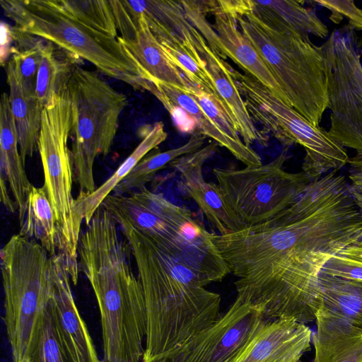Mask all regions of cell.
I'll return each instance as SVG.
<instances>
[{
  "label": "cell",
  "mask_w": 362,
  "mask_h": 362,
  "mask_svg": "<svg viewBox=\"0 0 362 362\" xmlns=\"http://www.w3.org/2000/svg\"><path fill=\"white\" fill-rule=\"evenodd\" d=\"M214 244L238 279L288 253L333 256L362 238V210L347 180L331 171L270 221L222 235Z\"/></svg>",
  "instance_id": "cell-1"
},
{
  "label": "cell",
  "mask_w": 362,
  "mask_h": 362,
  "mask_svg": "<svg viewBox=\"0 0 362 362\" xmlns=\"http://www.w3.org/2000/svg\"><path fill=\"white\" fill-rule=\"evenodd\" d=\"M81 234L78 266L95 293L100 314L103 362H142L147 335L144 292L134 274L131 249L104 208Z\"/></svg>",
  "instance_id": "cell-2"
},
{
  "label": "cell",
  "mask_w": 362,
  "mask_h": 362,
  "mask_svg": "<svg viewBox=\"0 0 362 362\" xmlns=\"http://www.w3.org/2000/svg\"><path fill=\"white\" fill-rule=\"evenodd\" d=\"M138 271L147 315L143 361L162 356L221 317V296L187 264L142 234L120 228Z\"/></svg>",
  "instance_id": "cell-3"
},
{
  "label": "cell",
  "mask_w": 362,
  "mask_h": 362,
  "mask_svg": "<svg viewBox=\"0 0 362 362\" xmlns=\"http://www.w3.org/2000/svg\"><path fill=\"white\" fill-rule=\"evenodd\" d=\"M103 205L120 228L132 229L189 266L206 286L224 279L228 267L212 233L185 207L146 187L124 195L110 194Z\"/></svg>",
  "instance_id": "cell-4"
},
{
  "label": "cell",
  "mask_w": 362,
  "mask_h": 362,
  "mask_svg": "<svg viewBox=\"0 0 362 362\" xmlns=\"http://www.w3.org/2000/svg\"><path fill=\"white\" fill-rule=\"evenodd\" d=\"M0 4L5 16L20 31L64 49L135 90L151 92L152 78L117 37L83 24L67 13L59 0H1Z\"/></svg>",
  "instance_id": "cell-5"
},
{
  "label": "cell",
  "mask_w": 362,
  "mask_h": 362,
  "mask_svg": "<svg viewBox=\"0 0 362 362\" xmlns=\"http://www.w3.org/2000/svg\"><path fill=\"white\" fill-rule=\"evenodd\" d=\"M240 31L260 54L287 103L319 127L328 107L325 61L322 46L300 33L272 28L254 13L235 16Z\"/></svg>",
  "instance_id": "cell-6"
},
{
  "label": "cell",
  "mask_w": 362,
  "mask_h": 362,
  "mask_svg": "<svg viewBox=\"0 0 362 362\" xmlns=\"http://www.w3.org/2000/svg\"><path fill=\"white\" fill-rule=\"evenodd\" d=\"M4 322L13 361L25 362L53 289L52 260L35 240L13 235L0 252Z\"/></svg>",
  "instance_id": "cell-7"
},
{
  "label": "cell",
  "mask_w": 362,
  "mask_h": 362,
  "mask_svg": "<svg viewBox=\"0 0 362 362\" xmlns=\"http://www.w3.org/2000/svg\"><path fill=\"white\" fill-rule=\"evenodd\" d=\"M66 91L71 111L74 177L79 193L88 194L97 188L95 160L110 151L127 98L96 73L80 65L74 69Z\"/></svg>",
  "instance_id": "cell-8"
},
{
  "label": "cell",
  "mask_w": 362,
  "mask_h": 362,
  "mask_svg": "<svg viewBox=\"0 0 362 362\" xmlns=\"http://www.w3.org/2000/svg\"><path fill=\"white\" fill-rule=\"evenodd\" d=\"M236 86L253 122L284 146L299 144L305 152L302 171L312 180L348 165L345 148L320 127L314 126L248 74L232 69Z\"/></svg>",
  "instance_id": "cell-9"
},
{
  "label": "cell",
  "mask_w": 362,
  "mask_h": 362,
  "mask_svg": "<svg viewBox=\"0 0 362 362\" xmlns=\"http://www.w3.org/2000/svg\"><path fill=\"white\" fill-rule=\"evenodd\" d=\"M71 132V111L66 88L43 107L37 140L44 173V186L54 211L64 257L71 281L78 279V244L81 233L73 214L74 175L68 141Z\"/></svg>",
  "instance_id": "cell-10"
},
{
  "label": "cell",
  "mask_w": 362,
  "mask_h": 362,
  "mask_svg": "<svg viewBox=\"0 0 362 362\" xmlns=\"http://www.w3.org/2000/svg\"><path fill=\"white\" fill-rule=\"evenodd\" d=\"M288 148L284 146L267 164L213 169L226 204L244 228L272 219L295 203L312 182L303 171L293 173L284 170Z\"/></svg>",
  "instance_id": "cell-11"
},
{
  "label": "cell",
  "mask_w": 362,
  "mask_h": 362,
  "mask_svg": "<svg viewBox=\"0 0 362 362\" xmlns=\"http://www.w3.org/2000/svg\"><path fill=\"white\" fill-rule=\"evenodd\" d=\"M350 33L334 30L321 45L325 61L330 127L328 135L362 155V64Z\"/></svg>",
  "instance_id": "cell-12"
},
{
  "label": "cell",
  "mask_w": 362,
  "mask_h": 362,
  "mask_svg": "<svg viewBox=\"0 0 362 362\" xmlns=\"http://www.w3.org/2000/svg\"><path fill=\"white\" fill-rule=\"evenodd\" d=\"M180 1L190 23L221 58L228 57L274 95L287 103L279 86L260 54L238 28L235 17L212 7L209 1Z\"/></svg>",
  "instance_id": "cell-13"
},
{
  "label": "cell",
  "mask_w": 362,
  "mask_h": 362,
  "mask_svg": "<svg viewBox=\"0 0 362 362\" xmlns=\"http://www.w3.org/2000/svg\"><path fill=\"white\" fill-rule=\"evenodd\" d=\"M265 320L259 309L236 298L212 325L162 356L168 362H230Z\"/></svg>",
  "instance_id": "cell-14"
},
{
  "label": "cell",
  "mask_w": 362,
  "mask_h": 362,
  "mask_svg": "<svg viewBox=\"0 0 362 362\" xmlns=\"http://www.w3.org/2000/svg\"><path fill=\"white\" fill-rule=\"evenodd\" d=\"M218 144L209 143L198 151L180 156L169 166L177 171L187 194L196 202L208 221L225 235L243 230L226 204L218 186L204 180L203 165L216 152Z\"/></svg>",
  "instance_id": "cell-15"
},
{
  "label": "cell",
  "mask_w": 362,
  "mask_h": 362,
  "mask_svg": "<svg viewBox=\"0 0 362 362\" xmlns=\"http://www.w3.org/2000/svg\"><path fill=\"white\" fill-rule=\"evenodd\" d=\"M304 323L266 320L230 362H299L313 341Z\"/></svg>",
  "instance_id": "cell-16"
},
{
  "label": "cell",
  "mask_w": 362,
  "mask_h": 362,
  "mask_svg": "<svg viewBox=\"0 0 362 362\" xmlns=\"http://www.w3.org/2000/svg\"><path fill=\"white\" fill-rule=\"evenodd\" d=\"M52 260L53 289L50 300L66 346L75 362H103L75 303L64 257L58 253Z\"/></svg>",
  "instance_id": "cell-17"
},
{
  "label": "cell",
  "mask_w": 362,
  "mask_h": 362,
  "mask_svg": "<svg viewBox=\"0 0 362 362\" xmlns=\"http://www.w3.org/2000/svg\"><path fill=\"white\" fill-rule=\"evenodd\" d=\"M193 40L195 49L203 59L217 94L233 120L243 141L247 146L255 142L267 146L268 134L254 124L244 100L236 86L232 67L210 46L194 27Z\"/></svg>",
  "instance_id": "cell-18"
},
{
  "label": "cell",
  "mask_w": 362,
  "mask_h": 362,
  "mask_svg": "<svg viewBox=\"0 0 362 362\" xmlns=\"http://www.w3.org/2000/svg\"><path fill=\"white\" fill-rule=\"evenodd\" d=\"M313 362H362V329L320 305Z\"/></svg>",
  "instance_id": "cell-19"
},
{
  "label": "cell",
  "mask_w": 362,
  "mask_h": 362,
  "mask_svg": "<svg viewBox=\"0 0 362 362\" xmlns=\"http://www.w3.org/2000/svg\"><path fill=\"white\" fill-rule=\"evenodd\" d=\"M0 165L10 186L18 209L20 225L23 222L28 197L33 185L30 182L21 156L18 139L8 94L3 93L0 104Z\"/></svg>",
  "instance_id": "cell-20"
},
{
  "label": "cell",
  "mask_w": 362,
  "mask_h": 362,
  "mask_svg": "<svg viewBox=\"0 0 362 362\" xmlns=\"http://www.w3.org/2000/svg\"><path fill=\"white\" fill-rule=\"evenodd\" d=\"M167 136L163 124L161 122H156L143 134L139 144L105 182L93 192L78 194L74 199L73 214L76 228L80 233L83 221L88 225L105 199L113 192L132 168L148 152L163 143Z\"/></svg>",
  "instance_id": "cell-21"
},
{
  "label": "cell",
  "mask_w": 362,
  "mask_h": 362,
  "mask_svg": "<svg viewBox=\"0 0 362 362\" xmlns=\"http://www.w3.org/2000/svg\"><path fill=\"white\" fill-rule=\"evenodd\" d=\"M148 27L168 58L187 81L192 86L218 97L205 64L194 45V26L186 39H182L165 24L156 20L151 21Z\"/></svg>",
  "instance_id": "cell-22"
},
{
  "label": "cell",
  "mask_w": 362,
  "mask_h": 362,
  "mask_svg": "<svg viewBox=\"0 0 362 362\" xmlns=\"http://www.w3.org/2000/svg\"><path fill=\"white\" fill-rule=\"evenodd\" d=\"M152 94L160 102L168 101L186 111L196 121L197 132L229 151L246 166L262 165L258 153L243 141H236L222 132L209 118L197 102L185 91L172 86L155 83Z\"/></svg>",
  "instance_id": "cell-23"
},
{
  "label": "cell",
  "mask_w": 362,
  "mask_h": 362,
  "mask_svg": "<svg viewBox=\"0 0 362 362\" xmlns=\"http://www.w3.org/2000/svg\"><path fill=\"white\" fill-rule=\"evenodd\" d=\"M9 103L18 139L21 156L25 163L37 150L43 105L35 95L27 93L16 73L11 59L6 67Z\"/></svg>",
  "instance_id": "cell-24"
},
{
  "label": "cell",
  "mask_w": 362,
  "mask_h": 362,
  "mask_svg": "<svg viewBox=\"0 0 362 362\" xmlns=\"http://www.w3.org/2000/svg\"><path fill=\"white\" fill-rule=\"evenodd\" d=\"M300 1H250V12L268 25L274 28H286L310 38L313 35L320 39L329 37L327 26L315 11L305 7Z\"/></svg>",
  "instance_id": "cell-25"
},
{
  "label": "cell",
  "mask_w": 362,
  "mask_h": 362,
  "mask_svg": "<svg viewBox=\"0 0 362 362\" xmlns=\"http://www.w3.org/2000/svg\"><path fill=\"white\" fill-rule=\"evenodd\" d=\"M18 234L37 240L51 257L62 252V241L54 211L45 186L33 185Z\"/></svg>",
  "instance_id": "cell-26"
},
{
  "label": "cell",
  "mask_w": 362,
  "mask_h": 362,
  "mask_svg": "<svg viewBox=\"0 0 362 362\" xmlns=\"http://www.w3.org/2000/svg\"><path fill=\"white\" fill-rule=\"evenodd\" d=\"M82 59L45 40L38 70L35 95L45 107L64 92L74 69Z\"/></svg>",
  "instance_id": "cell-27"
},
{
  "label": "cell",
  "mask_w": 362,
  "mask_h": 362,
  "mask_svg": "<svg viewBox=\"0 0 362 362\" xmlns=\"http://www.w3.org/2000/svg\"><path fill=\"white\" fill-rule=\"evenodd\" d=\"M322 306L362 329V281L319 274Z\"/></svg>",
  "instance_id": "cell-28"
},
{
  "label": "cell",
  "mask_w": 362,
  "mask_h": 362,
  "mask_svg": "<svg viewBox=\"0 0 362 362\" xmlns=\"http://www.w3.org/2000/svg\"><path fill=\"white\" fill-rule=\"evenodd\" d=\"M206 137L199 133L192 134L182 146L163 152H158L144 157L115 188L112 194L124 195L146 187L156 173L169 165L176 158L194 153L202 148Z\"/></svg>",
  "instance_id": "cell-29"
},
{
  "label": "cell",
  "mask_w": 362,
  "mask_h": 362,
  "mask_svg": "<svg viewBox=\"0 0 362 362\" xmlns=\"http://www.w3.org/2000/svg\"><path fill=\"white\" fill-rule=\"evenodd\" d=\"M25 362H75L62 339L51 300L38 321Z\"/></svg>",
  "instance_id": "cell-30"
},
{
  "label": "cell",
  "mask_w": 362,
  "mask_h": 362,
  "mask_svg": "<svg viewBox=\"0 0 362 362\" xmlns=\"http://www.w3.org/2000/svg\"><path fill=\"white\" fill-rule=\"evenodd\" d=\"M15 45L11 47L16 73L25 90L35 95L37 77L42 58L45 40L11 28Z\"/></svg>",
  "instance_id": "cell-31"
},
{
  "label": "cell",
  "mask_w": 362,
  "mask_h": 362,
  "mask_svg": "<svg viewBox=\"0 0 362 362\" xmlns=\"http://www.w3.org/2000/svg\"><path fill=\"white\" fill-rule=\"evenodd\" d=\"M59 1L67 13L86 26L106 35L118 37L110 0H59Z\"/></svg>",
  "instance_id": "cell-32"
},
{
  "label": "cell",
  "mask_w": 362,
  "mask_h": 362,
  "mask_svg": "<svg viewBox=\"0 0 362 362\" xmlns=\"http://www.w3.org/2000/svg\"><path fill=\"white\" fill-rule=\"evenodd\" d=\"M320 274L362 281V238L330 257Z\"/></svg>",
  "instance_id": "cell-33"
},
{
  "label": "cell",
  "mask_w": 362,
  "mask_h": 362,
  "mask_svg": "<svg viewBox=\"0 0 362 362\" xmlns=\"http://www.w3.org/2000/svg\"><path fill=\"white\" fill-rule=\"evenodd\" d=\"M185 93L197 102L222 132L236 141H243L233 120L218 97L194 86H190Z\"/></svg>",
  "instance_id": "cell-34"
},
{
  "label": "cell",
  "mask_w": 362,
  "mask_h": 362,
  "mask_svg": "<svg viewBox=\"0 0 362 362\" xmlns=\"http://www.w3.org/2000/svg\"><path fill=\"white\" fill-rule=\"evenodd\" d=\"M331 12L329 19L339 24L344 18L348 21V28L351 30H362V8L358 7L354 1L328 0L313 1Z\"/></svg>",
  "instance_id": "cell-35"
},
{
  "label": "cell",
  "mask_w": 362,
  "mask_h": 362,
  "mask_svg": "<svg viewBox=\"0 0 362 362\" xmlns=\"http://www.w3.org/2000/svg\"><path fill=\"white\" fill-rule=\"evenodd\" d=\"M165 108L170 112L177 128L186 133L197 132L195 119L181 107L174 105L168 101L160 102Z\"/></svg>",
  "instance_id": "cell-36"
},
{
  "label": "cell",
  "mask_w": 362,
  "mask_h": 362,
  "mask_svg": "<svg viewBox=\"0 0 362 362\" xmlns=\"http://www.w3.org/2000/svg\"><path fill=\"white\" fill-rule=\"evenodd\" d=\"M1 201L9 211L13 213L18 210L16 202H13L9 197L6 186V180L2 175H1Z\"/></svg>",
  "instance_id": "cell-37"
},
{
  "label": "cell",
  "mask_w": 362,
  "mask_h": 362,
  "mask_svg": "<svg viewBox=\"0 0 362 362\" xmlns=\"http://www.w3.org/2000/svg\"><path fill=\"white\" fill-rule=\"evenodd\" d=\"M356 183L357 187H358L360 189H362V170L360 171L356 177ZM350 191L356 204L362 210V190L357 191L350 187Z\"/></svg>",
  "instance_id": "cell-38"
},
{
  "label": "cell",
  "mask_w": 362,
  "mask_h": 362,
  "mask_svg": "<svg viewBox=\"0 0 362 362\" xmlns=\"http://www.w3.org/2000/svg\"><path fill=\"white\" fill-rule=\"evenodd\" d=\"M142 362H168V359L164 356L156 357L148 361H143Z\"/></svg>",
  "instance_id": "cell-39"
},
{
  "label": "cell",
  "mask_w": 362,
  "mask_h": 362,
  "mask_svg": "<svg viewBox=\"0 0 362 362\" xmlns=\"http://www.w3.org/2000/svg\"><path fill=\"white\" fill-rule=\"evenodd\" d=\"M356 49L362 52V36L356 37L355 40Z\"/></svg>",
  "instance_id": "cell-40"
},
{
  "label": "cell",
  "mask_w": 362,
  "mask_h": 362,
  "mask_svg": "<svg viewBox=\"0 0 362 362\" xmlns=\"http://www.w3.org/2000/svg\"><path fill=\"white\" fill-rule=\"evenodd\" d=\"M299 362H303V361H300Z\"/></svg>",
  "instance_id": "cell-41"
}]
</instances>
